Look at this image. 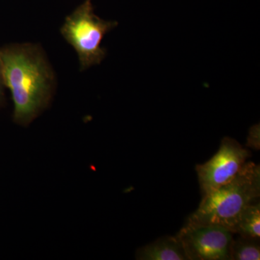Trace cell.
<instances>
[{
    "instance_id": "cell-1",
    "label": "cell",
    "mask_w": 260,
    "mask_h": 260,
    "mask_svg": "<svg viewBox=\"0 0 260 260\" xmlns=\"http://www.w3.org/2000/svg\"><path fill=\"white\" fill-rule=\"evenodd\" d=\"M4 84L12 94L13 119L27 126L47 109L52 98L55 76L42 48L15 44L0 51Z\"/></svg>"
},
{
    "instance_id": "cell-2",
    "label": "cell",
    "mask_w": 260,
    "mask_h": 260,
    "mask_svg": "<svg viewBox=\"0 0 260 260\" xmlns=\"http://www.w3.org/2000/svg\"><path fill=\"white\" fill-rule=\"evenodd\" d=\"M259 197V165L246 162L230 182L203 196L198 209L186 223L218 225L234 234L243 210L257 202Z\"/></svg>"
},
{
    "instance_id": "cell-3",
    "label": "cell",
    "mask_w": 260,
    "mask_h": 260,
    "mask_svg": "<svg viewBox=\"0 0 260 260\" xmlns=\"http://www.w3.org/2000/svg\"><path fill=\"white\" fill-rule=\"evenodd\" d=\"M91 1L85 0L65 18L60 29L63 38L78 54L80 71L102 63L107 53L102 47L103 39L118 25L116 21H107L97 16Z\"/></svg>"
},
{
    "instance_id": "cell-4",
    "label": "cell",
    "mask_w": 260,
    "mask_h": 260,
    "mask_svg": "<svg viewBox=\"0 0 260 260\" xmlns=\"http://www.w3.org/2000/svg\"><path fill=\"white\" fill-rule=\"evenodd\" d=\"M250 157L251 152L237 140L224 138L217 153L205 164L195 167L202 195L209 194L230 182Z\"/></svg>"
},
{
    "instance_id": "cell-5",
    "label": "cell",
    "mask_w": 260,
    "mask_h": 260,
    "mask_svg": "<svg viewBox=\"0 0 260 260\" xmlns=\"http://www.w3.org/2000/svg\"><path fill=\"white\" fill-rule=\"evenodd\" d=\"M176 237L188 260H230L234 234L223 227L186 223Z\"/></svg>"
},
{
    "instance_id": "cell-6",
    "label": "cell",
    "mask_w": 260,
    "mask_h": 260,
    "mask_svg": "<svg viewBox=\"0 0 260 260\" xmlns=\"http://www.w3.org/2000/svg\"><path fill=\"white\" fill-rule=\"evenodd\" d=\"M138 260H188L182 245L176 236H166L138 249Z\"/></svg>"
},
{
    "instance_id": "cell-7",
    "label": "cell",
    "mask_w": 260,
    "mask_h": 260,
    "mask_svg": "<svg viewBox=\"0 0 260 260\" xmlns=\"http://www.w3.org/2000/svg\"><path fill=\"white\" fill-rule=\"evenodd\" d=\"M234 234L243 237L258 239L260 238V203L255 202L243 210L238 220Z\"/></svg>"
},
{
    "instance_id": "cell-8",
    "label": "cell",
    "mask_w": 260,
    "mask_h": 260,
    "mask_svg": "<svg viewBox=\"0 0 260 260\" xmlns=\"http://www.w3.org/2000/svg\"><path fill=\"white\" fill-rule=\"evenodd\" d=\"M260 246L258 239L241 237L233 239L230 260H259Z\"/></svg>"
},
{
    "instance_id": "cell-9",
    "label": "cell",
    "mask_w": 260,
    "mask_h": 260,
    "mask_svg": "<svg viewBox=\"0 0 260 260\" xmlns=\"http://www.w3.org/2000/svg\"><path fill=\"white\" fill-rule=\"evenodd\" d=\"M246 146L259 150L260 148L259 125H254L249 130Z\"/></svg>"
},
{
    "instance_id": "cell-10",
    "label": "cell",
    "mask_w": 260,
    "mask_h": 260,
    "mask_svg": "<svg viewBox=\"0 0 260 260\" xmlns=\"http://www.w3.org/2000/svg\"><path fill=\"white\" fill-rule=\"evenodd\" d=\"M3 85H4V80H3V73H2L1 64H0V102L3 99Z\"/></svg>"
}]
</instances>
